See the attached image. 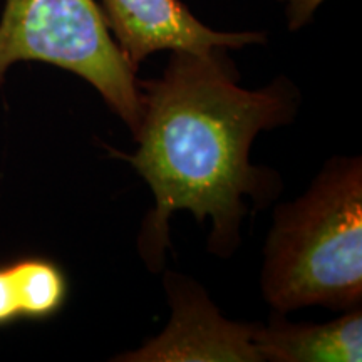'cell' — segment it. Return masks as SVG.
Returning <instances> with one entry per match:
<instances>
[{"label": "cell", "instance_id": "6da1fadb", "mask_svg": "<svg viewBox=\"0 0 362 362\" xmlns=\"http://www.w3.org/2000/svg\"><path fill=\"white\" fill-rule=\"evenodd\" d=\"M225 49L175 51L161 78L138 81L141 116L133 155H112L146 180L155 208L143 221L138 252L160 272L170 247V218L188 210L211 220L208 250L230 257L247 215L243 198L264 208L280 192L277 171L253 166L250 146L260 131L291 123L298 93L280 78L264 89L240 88Z\"/></svg>", "mask_w": 362, "mask_h": 362}, {"label": "cell", "instance_id": "7a4b0ae2", "mask_svg": "<svg viewBox=\"0 0 362 362\" xmlns=\"http://www.w3.org/2000/svg\"><path fill=\"white\" fill-rule=\"evenodd\" d=\"M262 293L277 312L352 310L362 300V165L332 158L309 192L274 210Z\"/></svg>", "mask_w": 362, "mask_h": 362}, {"label": "cell", "instance_id": "3957f363", "mask_svg": "<svg viewBox=\"0 0 362 362\" xmlns=\"http://www.w3.org/2000/svg\"><path fill=\"white\" fill-rule=\"evenodd\" d=\"M45 62L96 88L129 129L141 116L136 67L112 39L96 0H6L0 19V84L16 62Z\"/></svg>", "mask_w": 362, "mask_h": 362}, {"label": "cell", "instance_id": "277c9868", "mask_svg": "<svg viewBox=\"0 0 362 362\" xmlns=\"http://www.w3.org/2000/svg\"><path fill=\"white\" fill-rule=\"evenodd\" d=\"M171 320L160 336L112 361L124 362H259L257 325L225 319L205 288L187 275L166 272Z\"/></svg>", "mask_w": 362, "mask_h": 362}, {"label": "cell", "instance_id": "5b68a950", "mask_svg": "<svg viewBox=\"0 0 362 362\" xmlns=\"http://www.w3.org/2000/svg\"><path fill=\"white\" fill-rule=\"evenodd\" d=\"M101 11L116 44L136 69L153 52L206 54L265 42L262 33L210 29L180 0H101Z\"/></svg>", "mask_w": 362, "mask_h": 362}, {"label": "cell", "instance_id": "8992f818", "mask_svg": "<svg viewBox=\"0 0 362 362\" xmlns=\"http://www.w3.org/2000/svg\"><path fill=\"white\" fill-rule=\"evenodd\" d=\"M253 344L262 361L361 362L362 312L357 307L327 324H293L274 310L267 327H255Z\"/></svg>", "mask_w": 362, "mask_h": 362}, {"label": "cell", "instance_id": "52a82bcc", "mask_svg": "<svg viewBox=\"0 0 362 362\" xmlns=\"http://www.w3.org/2000/svg\"><path fill=\"white\" fill-rule=\"evenodd\" d=\"M69 280L45 257H21L0 264V329L19 320H47L64 309Z\"/></svg>", "mask_w": 362, "mask_h": 362}, {"label": "cell", "instance_id": "ba28073f", "mask_svg": "<svg viewBox=\"0 0 362 362\" xmlns=\"http://www.w3.org/2000/svg\"><path fill=\"white\" fill-rule=\"evenodd\" d=\"M284 2L288 4V29L297 30L312 19L314 12L324 0H284Z\"/></svg>", "mask_w": 362, "mask_h": 362}]
</instances>
